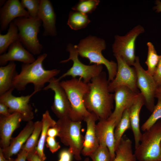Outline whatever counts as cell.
<instances>
[{
    "label": "cell",
    "mask_w": 161,
    "mask_h": 161,
    "mask_svg": "<svg viewBox=\"0 0 161 161\" xmlns=\"http://www.w3.org/2000/svg\"><path fill=\"white\" fill-rule=\"evenodd\" d=\"M109 83L106 72H102L88 83L89 90L84 97L86 108L99 120L108 119L112 112L114 95L109 91Z\"/></svg>",
    "instance_id": "obj_1"
},
{
    "label": "cell",
    "mask_w": 161,
    "mask_h": 161,
    "mask_svg": "<svg viewBox=\"0 0 161 161\" xmlns=\"http://www.w3.org/2000/svg\"><path fill=\"white\" fill-rule=\"evenodd\" d=\"M47 54L39 55L33 62L24 64L21 66V72L16 76L13 82V87L19 91H24L27 85L32 83L34 91L37 92L44 88L45 84L60 73L57 69L46 70L43 66L44 61Z\"/></svg>",
    "instance_id": "obj_2"
},
{
    "label": "cell",
    "mask_w": 161,
    "mask_h": 161,
    "mask_svg": "<svg viewBox=\"0 0 161 161\" xmlns=\"http://www.w3.org/2000/svg\"><path fill=\"white\" fill-rule=\"evenodd\" d=\"M75 45L79 55L88 59L90 64L105 65L108 72L109 82L113 80L117 72V64L113 61H109L103 55L102 51L106 47L103 39L90 35Z\"/></svg>",
    "instance_id": "obj_3"
},
{
    "label": "cell",
    "mask_w": 161,
    "mask_h": 161,
    "mask_svg": "<svg viewBox=\"0 0 161 161\" xmlns=\"http://www.w3.org/2000/svg\"><path fill=\"white\" fill-rule=\"evenodd\" d=\"M60 84L70 103L71 109L69 117L74 121L83 120L91 114L86 108L83 100L84 96L89 90L88 84L80 78L62 81Z\"/></svg>",
    "instance_id": "obj_4"
},
{
    "label": "cell",
    "mask_w": 161,
    "mask_h": 161,
    "mask_svg": "<svg viewBox=\"0 0 161 161\" xmlns=\"http://www.w3.org/2000/svg\"><path fill=\"white\" fill-rule=\"evenodd\" d=\"M81 121H74L68 117L59 119L55 126L58 129L61 141L69 146L68 150L77 160L81 159L84 137L81 134Z\"/></svg>",
    "instance_id": "obj_5"
},
{
    "label": "cell",
    "mask_w": 161,
    "mask_h": 161,
    "mask_svg": "<svg viewBox=\"0 0 161 161\" xmlns=\"http://www.w3.org/2000/svg\"><path fill=\"white\" fill-rule=\"evenodd\" d=\"M161 119L142 134L134 154L139 161H161Z\"/></svg>",
    "instance_id": "obj_6"
},
{
    "label": "cell",
    "mask_w": 161,
    "mask_h": 161,
    "mask_svg": "<svg viewBox=\"0 0 161 161\" xmlns=\"http://www.w3.org/2000/svg\"><path fill=\"white\" fill-rule=\"evenodd\" d=\"M17 26L19 35V41L32 54L40 55L43 48L39 42L38 35L42 21L38 17H21L13 21Z\"/></svg>",
    "instance_id": "obj_7"
},
{
    "label": "cell",
    "mask_w": 161,
    "mask_h": 161,
    "mask_svg": "<svg viewBox=\"0 0 161 161\" xmlns=\"http://www.w3.org/2000/svg\"><path fill=\"white\" fill-rule=\"evenodd\" d=\"M66 50L69 52V58L61 61L60 63H65L71 60L73 62V65L65 73L57 78L59 81L67 76H71L72 78L79 76L83 79L84 82L88 83L92 78L102 72L103 65L97 64L86 65L82 63L78 59L79 55L75 45L71 43L68 44Z\"/></svg>",
    "instance_id": "obj_8"
},
{
    "label": "cell",
    "mask_w": 161,
    "mask_h": 161,
    "mask_svg": "<svg viewBox=\"0 0 161 161\" xmlns=\"http://www.w3.org/2000/svg\"><path fill=\"white\" fill-rule=\"evenodd\" d=\"M143 27L138 25L124 36L116 35L112 45L114 55L121 57L130 66H133L136 56L135 43L137 37L144 32Z\"/></svg>",
    "instance_id": "obj_9"
},
{
    "label": "cell",
    "mask_w": 161,
    "mask_h": 161,
    "mask_svg": "<svg viewBox=\"0 0 161 161\" xmlns=\"http://www.w3.org/2000/svg\"><path fill=\"white\" fill-rule=\"evenodd\" d=\"M114 55L117 61V70L114 78L109 83V92H114L118 88L125 86L135 92L140 93L137 85V74L134 67L129 65L120 56Z\"/></svg>",
    "instance_id": "obj_10"
},
{
    "label": "cell",
    "mask_w": 161,
    "mask_h": 161,
    "mask_svg": "<svg viewBox=\"0 0 161 161\" xmlns=\"http://www.w3.org/2000/svg\"><path fill=\"white\" fill-rule=\"evenodd\" d=\"M137 74V85L144 100L146 108L152 112L154 108V98L157 86L153 76L141 66L139 57L136 56L133 65Z\"/></svg>",
    "instance_id": "obj_11"
},
{
    "label": "cell",
    "mask_w": 161,
    "mask_h": 161,
    "mask_svg": "<svg viewBox=\"0 0 161 161\" xmlns=\"http://www.w3.org/2000/svg\"><path fill=\"white\" fill-rule=\"evenodd\" d=\"M14 89L12 88L0 96V102L8 106L11 114L18 113L21 115L23 121L28 122L32 120L34 117V114L29 101L31 97L37 92L34 91L30 95L16 97L12 94Z\"/></svg>",
    "instance_id": "obj_12"
},
{
    "label": "cell",
    "mask_w": 161,
    "mask_h": 161,
    "mask_svg": "<svg viewBox=\"0 0 161 161\" xmlns=\"http://www.w3.org/2000/svg\"><path fill=\"white\" fill-rule=\"evenodd\" d=\"M51 89L54 93V101L51 109L58 119L69 117L71 111V105L67 95L60 84L57 78H52L48 85L42 89L44 90Z\"/></svg>",
    "instance_id": "obj_13"
},
{
    "label": "cell",
    "mask_w": 161,
    "mask_h": 161,
    "mask_svg": "<svg viewBox=\"0 0 161 161\" xmlns=\"http://www.w3.org/2000/svg\"><path fill=\"white\" fill-rule=\"evenodd\" d=\"M114 92L115 106L109 118H114L116 120V126L120 120L124 111L131 106L140 93L135 92L125 86L118 88Z\"/></svg>",
    "instance_id": "obj_14"
},
{
    "label": "cell",
    "mask_w": 161,
    "mask_h": 161,
    "mask_svg": "<svg viewBox=\"0 0 161 161\" xmlns=\"http://www.w3.org/2000/svg\"><path fill=\"white\" fill-rule=\"evenodd\" d=\"M96 125V131L99 144H103L108 148L113 160L115 157V142L114 132L116 126L114 118L99 120Z\"/></svg>",
    "instance_id": "obj_15"
},
{
    "label": "cell",
    "mask_w": 161,
    "mask_h": 161,
    "mask_svg": "<svg viewBox=\"0 0 161 161\" xmlns=\"http://www.w3.org/2000/svg\"><path fill=\"white\" fill-rule=\"evenodd\" d=\"M30 17L29 14L18 0H8L1 8L0 26L1 31L5 30L10 23L16 18Z\"/></svg>",
    "instance_id": "obj_16"
},
{
    "label": "cell",
    "mask_w": 161,
    "mask_h": 161,
    "mask_svg": "<svg viewBox=\"0 0 161 161\" xmlns=\"http://www.w3.org/2000/svg\"><path fill=\"white\" fill-rule=\"evenodd\" d=\"M22 120L21 115L18 113H13L7 116L0 115L1 148L4 149L9 146L12 134L20 126V123Z\"/></svg>",
    "instance_id": "obj_17"
},
{
    "label": "cell",
    "mask_w": 161,
    "mask_h": 161,
    "mask_svg": "<svg viewBox=\"0 0 161 161\" xmlns=\"http://www.w3.org/2000/svg\"><path fill=\"white\" fill-rule=\"evenodd\" d=\"M38 17L43 23L44 36L57 35L56 15L52 4L49 0H40Z\"/></svg>",
    "instance_id": "obj_18"
},
{
    "label": "cell",
    "mask_w": 161,
    "mask_h": 161,
    "mask_svg": "<svg viewBox=\"0 0 161 161\" xmlns=\"http://www.w3.org/2000/svg\"><path fill=\"white\" fill-rule=\"evenodd\" d=\"M36 59L33 55L25 49L19 41H17L8 48L7 52L0 55V65H6L8 61H17L24 64H30Z\"/></svg>",
    "instance_id": "obj_19"
},
{
    "label": "cell",
    "mask_w": 161,
    "mask_h": 161,
    "mask_svg": "<svg viewBox=\"0 0 161 161\" xmlns=\"http://www.w3.org/2000/svg\"><path fill=\"white\" fill-rule=\"evenodd\" d=\"M83 120L86 124V130L81 153L85 156H89L98 147L99 144L96 131V121L98 119L93 113Z\"/></svg>",
    "instance_id": "obj_20"
},
{
    "label": "cell",
    "mask_w": 161,
    "mask_h": 161,
    "mask_svg": "<svg viewBox=\"0 0 161 161\" xmlns=\"http://www.w3.org/2000/svg\"><path fill=\"white\" fill-rule=\"evenodd\" d=\"M34 127V123L32 120L28 122L18 134L11 139L9 146L6 149H3L5 158L9 159L13 155L20 151L24 144L27 142L32 134Z\"/></svg>",
    "instance_id": "obj_21"
},
{
    "label": "cell",
    "mask_w": 161,
    "mask_h": 161,
    "mask_svg": "<svg viewBox=\"0 0 161 161\" xmlns=\"http://www.w3.org/2000/svg\"><path fill=\"white\" fill-rule=\"evenodd\" d=\"M144 104V98L140 92L136 100L129 108L131 128L134 137L135 149L140 144L142 135L140 126V113Z\"/></svg>",
    "instance_id": "obj_22"
},
{
    "label": "cell",
    "mask_w": 161,
    "mask_h": 161,
    "mask_svg": "<svg viewBox=\"0 0 161 161\" xmlns=\"http://www.w3.org/2000/svg\"><path fill=\"white\" fill-rule=\"evenodd\" d=\"M18 74L14 61L0 67V96L13 88V80Z\"/></svg>",
    "instance_id": "obj_23"
},
{
    "label": "cell",
    "mask_w": 161,
    "mask_h": 161,
    "mask_svg": "<svg viewBox=\"0 0 161 161\" xmlns=\"http://www.w3.org/2000/svg\"><path fill=\"white\" fill-rule=\"evenodd\" d=\"M41 121L42 123V129L37 146L35 150L42 161H44L46 157L44 153V148L48 129L54 127L56 122L51 117L49 112L46 110L43 114Z\"/></svg>",
    "instance_id": "obj_24"
},
{
    "label": "cell",
    "mask_w": 161,
    "mask_h": 161,
    "mask_svg": "<svg viewBox=\"0 0 161 161\" xmlns=\"http://www.w3.org/2000/svg\"><path fill=\"white\" fill-rule=\"evenodd\" d=\"M136 156L133 153L131 141L126 136L123 135L115 150V157L113 161H136Z\"/></svg>",
    "instance_id": "obj_25"
},
{
    "label": "cell",
    "mask_w": 161,
    "mask_h": 161,
    "mask_svg": "<svg viewBox=\"0 0 161 161\" xmlns=\"http://www.w3.org/2000/svg\"><path fill=\"white\" fill-rule=\"evenodd\" d=\"M19 40L18 28L13 21L9 24L6 34H0V54L4 53L10 46L15 41Z\"/></svg>",
    "instance_id": "obj_26"
},
{
    "label": "cell",
    "mask_w": 161,
    "mask_h": 161,
    "mask_svg": "<svg viewBox=\"0 0 161 161\" xmlns=\"http://www.w3.org/2000/svg\"><path fill=\"white\" fill-rule=\"evenodd\" d=\"M90 22L87 15L73 10L69 13L67 24L71 29L77 30L85 28Z\"/></svg>",
    "instance_id": "obj_27"
},
{
    "label": "cell",
    "mask_w": 161,
    "mask_h": 161,
    "mask_svg": "<svg viewBox=\"0 0 161 161\" xmlns=\"http://www.w3.org/2000/svg\"><path fill=\"white\" fill-rule=\"evenodd\" d=\"M131 128L129 109L123 113L120 120L116 126L114 132L115 142V150L119 145L125 131Z\"/></svg>",
    "instance_id": "obj_28"
},
{
    "label": "cell",
    "mask_w": 161,
    "mask_h": 161,
    "mask_svg": "<svg viewBox=\"0 0 161 161\" xmlns=\"http://www.w3.org/2000/svg\"><path fill=\"white\" fill-rule=\"evenodd\" d=\"M148 53L145 63L147 66L148 73L153 76L159 62L160 55H158L153 44L148 42L147 43Z\"/></svg>",
    "instance_id": "obj_29"
},
{
    "label": "cell",
    "mask_w": 161,
    "mask_h": 161,
    "mask_svg": "<svg viewBox=\"0 0 161 161\" xmlns=\"http://www.w3.org/2000/svg\"><path fill=\"white\" fill-rule=\"evenodd\" d=\"M34 129L32 134L21 148L28 152L34 150L38 144L42 129V121H36L34 123Z\"/></svg>",
    "instance_id": "obj_30"
},
{
    "label": "cell",
    "mask_w": 161,
    "mask_h": 161,
    "mask_svg": "<svg viewBox=\"0 0 161 161\" xmlns=\"http://www.w3.org/2000/svg\"><path fill=\"white\" fill-rule=\"evenodd\" d=\"M99 0H80L72 8V10L87 15L92 13L97 7Z\"/></svg>",
    "instance_id": "obj_31"
},
{
    "label": "cell",
    "mask_w": 161,
    "mask_h": 161,
    "mask_svg": "<svg viewBox=\"0 0 161 161\" xmlns=\"http://www.w3.org/2000/svg\"><path fill=\"white\" fill-rule=\"evenodd\" d=\"M158 101L152 113L142 126L141 129L144 131L149 129L157 121L161 119V98H157Z\"/></svg>",
    "instance_id": "obj_32"
},
{
    "label": "cell",
    "mask_w": 161,
    "mask_h": 161,
    "mask_svg": "<svg viewBox=\"0 0 161 161\" xmlns=\"http://www.w3.org/2000/svg\"><path fill=\"white\" fill-rule=\"evenodd\" d=\"M89 157L92 161H112L108 148L103 144H100L98 148Z\"/></svg>",
    "instance_id": "obj_33"
},
{
    "label": "cell",
    "mask_w": 161,
    "mask_h": 161,
    "mask_svg": "<svg viewBox=\"0 0 161 161\" xmlns=\"http://www.w3.org/2000/svg\"><path fill=\"white\" fill-rule=\"evenodd\" d=\"M21 2L24 8L27 10L30 17H38L40 0H21Z\"/></svg>",
    "instance_id": "obj_34"
},
{
    "label": "cell",
    "mask_w": 161,
    "mask_h": 161,
    "mask_svg": "<svg viewBox=\"0 0 161 161\" xmlns=\"http://www.w3.org/2000/svg\"><path fill=\"white\" fill-rule=\"evenodd\" d=\"M46 142V147L49 148L50 151L52 153L57 151L61 147L59 143L56 141L55 137H47Z\"/></svg>",
    "instance_id": "obj_35"
},
{
    "label": "cell",
    "mask_w": 161,
    "mask_h": 161,
    "mask_svg": "<svg viewBox=\"0 0 161 161\" xmlns=\"http://www.w3.org/2000/svg\"><path fill=\"white\" fill-rule=\"evenodd\" d=\"M157 88L161 86V55L160 58L153 76Z\"/></svg>",
    "instance_id": "obj_36"
},
{
    "label": "cell",
    "mask_w": 161,
    "mask_h": 161,
    "mask_svg": "<svg viewBox=\"0 0 161 161\" xmlns=\"http://www.w3.org/2000/svg\"><path fill=\"white\" fill-rule=\"evenodd\" d=\"M73 155L68 149L63 150L59 154V159L58 161H71Z\"/></svg>",
    "instance_id": "obj_37"
},
{
    "label": "cell",
    "mask_w": 161,
    "mask_h": 161,
    "mask_svg": "<svg viewBox=\"0 0 161 161\" xmlns=\"http://www.w3.org/2000/svg\"><path fill=\"white\" fill-rule=\"evenodd\" d=\"M27 160L28 161H42L37 153L35 149L28 153Z\"/></svg>",
    "instance_id": "obj_38"
},
{
    "label": "cell",
    "mask_w": 161,
    "mask_h": 161,
    "mask_svg": "<svg viewBox=\"0 0 161 161\" xmlns=\"http://www.w3.org/2000/svg\"><path fill=\"white\" fill-rule=\"evenodd\" d=\"M0 114L5 116H8L11 114L10 113L8 106L1 102H0Z\"/></svg>",
    "instance_id": "obj_39"
},
{
    "label": "cell",
    "mask_w": 161,
    "mask_h": 161,
    "mask_svg": "<svg viewBox=\"0 0 161 161\" xmlns=\"http://www.w3.org/2000/svg\"><path fill=\"white\" fill-rule=\"evenodd\" d=\"M28 153L26 150L21 149L15 161H26Z\"/></svg>",
    "instance_id": "obj_40"
},
{
    "label": "cell",
    "mask_w": 161,
    "mask_h": 161,
    "mask_svg": "<svg viewBox=\"0 0 161 161\" xmlns=\"http://www.w3.org/2000/svg\"><path fill=\"white\" fill-rule=\"evenodd\" d=\"M59 131L57 128L55 126L53 127L50 128L48 130L47 135L48 136L55 137L59 136Z\"/></svg>",
    "instance_id": "obj_41"
},
{
    "label": "cell",
    "mask_w": 161,
    "mask_h": 161,
    "mask_svg": "<svg viewBox=\"0 0 161 161\" xmlns=\"http://www.w3.org/2000/svg\"><path fill=\"white\" fill-rule=\"evenodd\" d=\"M155 5L153 7V9L156 12H161V1L160 0H156L155 1Z\"/></svg>",
    "instance_id": "obj_42"
},
{
    "label": "cell",
    "mask_w": 161,
    "mask_h": 161,
    "mask_svg": "<svg viewBox=\"0 0 161 161\" xmlns=\"http://www.w3.org/2000/svg\"><path fill=\"white\" fill-rule=\"evenodd\" d=\"M15 159L10 158L7 159L4 157L2 148H0V161H15Z\"/></svg>",
    "instance_id": "obj_43"
},
{
    "label": "cell",
    "mask_w": 161,
    "mask_h": 161,
    "mask_svg": "<svg viewBox=\"0 0 161 161\" xmlns=\"http://www.w3.org/2000/svg\"><path fill=\"white\" fill-rule=\"evenodd\" d=\"M155 97L157 98H161V86L157 87L156 89Z\"/></svg>",
    "instance_id": "obj_44"
},
{
    "label": "cell",
    "mask_w": 161,
    "mask_h": 161,
    "mask_svg": "<svg viewBox=\"0 0 161 161\" xmlns=\"http://www.w3.org/2000/svg\"><path fill=\"white\" fill-rule=\"evenodd\" d=\"M0 6H1V7L3 6L2 5H4L6 1L5 0H0Z\"/></svg>",
    "instance_id": "obj_45"
},
{
    "label": "cell",
    "mask_w": 161,
    "mask_h": 161,
    "mask_svg": "<svg viewBox=\"0 0 161 161\" xmlns=\"http://www.w3.org/2000/svg\"><path fill=\"white\" fill-rule=\"evenodd\" d=\"M83 161H89V157L86 158Z\"/></svg>",
    "instance_id": "obj_46"
},
{
    "label": "cell",
    "mask_w": 161,
    "mask_h": 161,
    "mask_svg": "<svg viewBox=\"0 0 161 161\" xmlns=\"http://www.w3.org/2000/svg\"><path fill=\"white\" fill-rule=\"evenodd\" d=\"M160 151H161V142L160 143Z\"/></svg>",
    "instance_id": "obj_47"
}]
</instances>
